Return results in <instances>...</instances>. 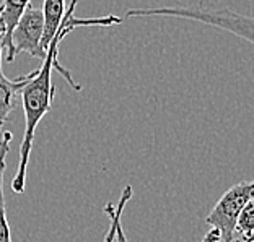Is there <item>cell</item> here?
I'll return each instance as SVG.
<instances>
[{
  "label": "cell",
  "mask_w": 254,
  "mask_h": 242,
  "mask_svg": "<svg viewBox=\"0 0 254 242\" xmlns=\"http://www.w3.org/2000/svg\"><path fill=\"white\" fill-rule=\"evenodd\" d=\"M78 0H72L70 7L65 11L64 21L59 28V31L53 38L48 50H46V57L43 60V65L38 68L34 77L28 82L21 90V102L23 109H25V134H23V140L20 145V161H18V169L11 181V189L16 194H21L26 186V171L28 163H30L33 142H34V132H36L39 122L44 119V116L51 111L53 106V97L56 93V88L53 85V70L57 68L62 75H65V80L73 90L80 91L82 86L73 82L70 72H67L59 62H57V55H59V43L61 39L65 36L68 31H72L75 26L82 25H98V26H111L121 23L123 20L118 16H106V18H93V20H75L73 18V10Z\"/></svg>",
  "instance_id": "cell-1"
},
{
  "label": "cell",
  "mask_w": 254,
  "mask_h": 242,
  "mask_svg": "<svg viewBox=\"0 0 254 242\" xmlns=\"http://www.w3.org/2000/svg\"><path fill=\"white\" fill-rule=\"evenodd\" d=\"M132 195H134V190H132V187L126 186L124 190H123V194H121V198H119L116 206H114L113 203H106L105 213L109 216L111 223H109V229H108V233L105 236V239H103V242H114V239H116V229H118L119 223H121V218H123V211L126 208L127 201L132 198Z\"/></svg>",
  "instance_id": "cell-9"
},
{
  "label": "cell",
  "mask_w": 254,
  "mask_h": 242,
  "mask_svg": "<svg viewBox=\"0 0 254 242\" xmlns=\"http://www.w3.org/2000/svg\"><path fill=\"white\" fill-rule=\"evenodd\" d=\"M13 140L11 132H3L0 135V242H11V231L7 218V206L3 197V174H5V159L10 151V143Z\"/></svg>",
  "instance_id": "cell-8"
},
{
  "label": "cell",
  "mask_w": 254,
  "mask_h": 242,
  "mask_svg": "<svg viewBox=\"0 0 254 242\" xmlns=\"http://www.w3.org/2000/svg\"><path fill=\"white\" fill-rule=\"evenodd\" d=\"M43 36H44V15L41 8L28 7L21 18L16 23L13 34H11V44H13L15 57L26 52L33 57L44 60L46 52L43 50Z\"/></svg>",
  "instance_id": "cell-4"
},
{
  "label": "cell",
  "mask_w": 254,
  "mask_h": 242,
  "mask_svg": "<svg viewBox=\"0 0 254 242\" xmlns=\"http://www.w3.org/2000/svg\"><path fill=\"white\" fill-rule=\"evenodd\" d=\"M114 242H129L124 234V229H123V223H119V226L116 229V239H114Z\"/></svg>",
  "instance_id": "cell-11"
},
{
  "label": "cell",
  "mask_w": 254,
  "mask_h": 242,
  "mask_svg": "<svg viewBox=\"0 0 254 242\" xmlns=\"http://www.w3.org/2000/svg\"><path fill=\"white\" fill-rule=\"evenodd\" d=\"M41 10L44 15V36L41 46L46 52L53 38L59 31L64 16H65V2L64 0H44Z\"/></svg>",
  "instance_id": "cell-7"
},
{
  "label": "cell",
  "mask_w": 254,
  "mask_h": 242,
  "mask_svg": "<svg viewBox=\"0 0 254 242\" xmlns=\"http://www.w3.org/2000/svg\"><path fill=\"white\" fill-rule=\"evenodd\" d=\"M220 234H218V231H215V229L210 228V231L207 233L204 236V239H202V242H220Z\"/></svg>",
  "instance_id": "cell-10"
},
{
  "label": "cell",
  "mask_w": 254,
  "mask_h": 242,
  "mask_svg": "<svg viewBox=\"0 0 254 242\" xmlns=\"http://www.w3.org/2000/svg\"><path fill=\"white\" fill-rule=\"evenodd\" d=\"M2 54L3 50L0 48V130H2L3 124L7 122L8 114L18 104V95H21L23 86L30 82L34 77V73H36V70H34L31 73L21 75V77L16 78L5 77L2 68Z\"/></svg>",
  "instance_id": "cell-6"
},
{
  "label": "cell",
  "mask_w": 254,
  "mask_h": 242,
  "mask_svg": "<svg viewBox=\"0 0 254 242\" xmlns=\"http://www.w3.org/2000/svg\"><path fill=\"white\" fill-rule=\"evenodd\" d=\"M31 0H3L0 5V48L5 52V60L13 62V44H11V34L16 23L30 7Z\"/></svg>",
  "instance_id": "cell-5"
},
{
  "label": "cell",
  "mask_w": 254,
  "mask_h": 242,
  "mask_svg": "<svg viewBox=\"0 0 254 242\" xmlns=\"http://www.w3.org/2000/svg\"><path fill=\"white\" fill-rule=\"evenodd\" d=\"M254 197V181L238 182L225 192L212 211L207 215L205 223L220 234L223 242L236 241V220L243 206Z\"/></svg>",
  "instance_id": "cell-3"
},
{
  "label": "cell",
  "mask_w": 254,
  "mask_h": 242,
  "mask_svg": "<svg viewBox=\"0 0 254 242\" xmlns=\"http://www.w3.org/2000/svg\"><path fill=\"white\" fill-rule=\"evenodd\" d=\"M127 18L138 16H168L199 21L204 25L218 28L222 31L232 33L254 46V16L241 15L228 8H207V7H147L130 8L126 13Z\"/></svg>",
  "instance_id": "cell-2"
}]
</instances>
